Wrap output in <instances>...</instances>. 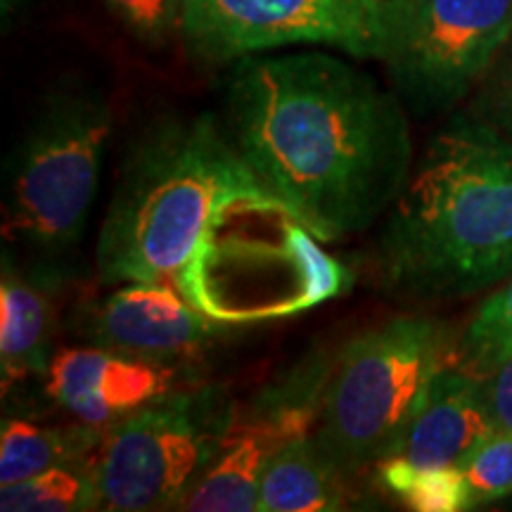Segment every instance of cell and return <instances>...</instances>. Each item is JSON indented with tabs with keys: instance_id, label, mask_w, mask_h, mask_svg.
Segmentation results:
<instances>
[{
	"instance_id": "cell-1",
	"label": "cell",
	"mask_w": 512,
	"mask_h": 512,
	"mask_svg": "<svg viewBox=\"0 0 512 512\" xmlns=\"http://www.w3.org/2000/svg\"><path fill=\"white\" fill-rule=\"evenodd\" d=\"M223 128L275 200L323 242L384 219L415 166L394 88L328 53L235 62Z\"/></svg>"
},
{
	"instance_id": "cell-2",
	"label": "cell",
	"mask_w": 512,
	"mask_h": 512,
	"mask_svg": "<svg viewBox=\"0 0 512 512\" xmlns=\"http://www.w3.org/2000/svg\"><path fill=\"white\" fill-rule=\"evenodd\" d=\"M384 290L456 302L512 278V143L453 114L434 133L384 216L375 249Z\"/></svg>"
},
{
	"instance_id": "cell-3",
	"label": "cell",
	"mask_w": 512,
	"mask_h": 512,
	"mask_svg": "<svg viewBox=\"0 0 512 512\" xmlns=\"http://www.w3.org/2000/svg\"><path fill=\"white\" fill-rule=\"evenodd\" d=\"M275 200L211 114L162 117L140 133L102 221L105 285L174 280L235 204Z\"/></svg>"
},
{
	"instance_id": "cell-4",
	"label": "cell",
	"mask_w": 512,
	"mask_h": 512,
	"mask_svg": "<svg viewBox=\"0 0 512 512\" xmlns=\"http://www.w3.org/2000/svg\"><path fill=\"white\" fill-rule=\"evenodd\" d=\"M230 207L183 268L178 287L219 323L290 316L337 297L354 275L318 247V238L278 200Z\"/></svg>"
},
{
	"instance_id": "cell-5",
	"label": "cell",
	"mask_w": 512,
	"mask_h": 512,
	"mask_svg": "<svg viewBox=\"0 0 512 512\" xmlns=\"http://www.w3.org/2000/svg\"><path fill=\"white\" fill-rule=\"evenodd\" d=\"M451 332L427 316H399L335 354L313 439L349 479L392 456L441 368Z\"/></svg>"
},
{
	"instance_id": "cell-6",
	"label": "cell",
	"mask_w": 512,
	"mask_h": 512,
	"mask_svg": "<svg viewBox=\"0 0 512 512\" xmlns=\"http://www.w3.org/2000/svg\"><path fill=\"white\" fill-rule=\"evenodd\" d=\"M112 136V107L86 88L46 100L12 157L5 197V235H15L50 261L79 245L102 157Z\"/></svg>"
},
{
	"instance_id": "cell-7",
	"label": "cell",
	"mask_w": 512,
	"mask_h": 512,
	"mask_svg": "<svg viewBox=\"0 0 512 512\" xmlns=\"http://www.w3.org/2000/svg\"><path fill=\"white\" fill-rule=\"evenodd\" d=\"M235 411L226 389H171L102 434L95 456L100 510H178L219 456Z\"/></svg>"
},
{
	"instance_id": "cell-8",
	"label": "cell",
	"mask_w": 512,
	"mask_h": 512,
	"mask_svg": "<svg viewBox=\"0 0 512 512\" xmlns=\"http://www.w3.org/2000/svg\"><path fill=\"white\" fill-rule=\"evenodd\" d=\"M512 36V0H384L380 60L418 117L453 112Z\"/></svg>"
},
{
	"instance_id": "cell-9",
	"label": "cell",
	"mask_w": 512,
	"mask_h": 512,
	"mask_svg": "<svg viewBox=\"0 0 512 512\" xmlns=\"http://www.w3.org/2000/svg\"><path fill=\"white\" fill-rule=\"evenodd\" d=\"M382 15L384 0H181V31L211 64L302 43L377 60Z\"/></svg>"
},
{
	"instance_id": "cell-10",
	"label": "cell",
	"mask_w": 512,
	"mask_h": 512,
	"mask_svg": "<svg viewBox=\"0 0 512 512\" xmlns=\"http://www.w3.org/2000/svg\"><path fill=\"white\" fill-rule=\"evenodd\" d=\"M332 366L335 354L311 351L238 408L219 456L178 510L254 512L268 460L316 427Z\"/></svg>"
},
{
	"instance_id": "cell-11",
	"label": "cell",
	"mask_w": 512,
	"mask_h": 512,
	"mask_svg": "<svg viewBox=\"0 0 512 512\" xmlns=\"http://www.w3.org/2000/svg\"><path fill=\"white\" fill-rule=\"evenodd\" d=\"M223 330L174 280L121 283L79 313V335L93 347L169 368L197 361Z\"/></svg>"
},
{
	"instance_id": "cell-12",
	"label": "cell",
	"mask_w": 512,
	"mask_h": 512,
	"mask_svg": "<svg viewBox=\"0 0 512 512\" xmlns=\"http://www.w3.org/2000/svg\"><path fill=\"white\" fill-rule=\"evenodd\" d=\"M176 370L91 344L53 356L46 392L76 422L107 430L128 413L176 389Z\"/></svg>"
},
{
	"instance_id": "cell-13",
	"label": "cell",
	"mask_w": 512,
	"mask_h": 512,
	"mask_svg": "<svg viewBox=\"0 0 512 512\" xmlns=\"http://www.w3.org/2000/svg\"><path fill=\"white\" fill-rule=\"evenodd\" d=\"M494 430L479 375L448 363L432 380L392 456L384 460H399L418 470L451 467Z\"/></svg>"
},
{
	"instance_id": "cell-14",
	"label": "cell",
	"mask_w": 512,
	"mask_h": 512,
	"mask_svg": "<svg viewBox=\"0 0 512 512\" xmlns=\"http://www.w3.org/2000/svg\"><path fill=\"white\" fill-rule=\"evenodd\" d=\"M55 273L43 268L29 275L3 252L0 273V377L3 392L19 382L46 377L53 363Z\"/></svg>"
},
{
	"instance_id": "cell-15",
	"label": "cell",
	"mask_w": 512,
	"mask_h": 512,
	"mask_svg": "<svg viewBox=\"0 0 512 512\" xmlns=\"http://www.w3.org/2000/svg\"><path fill=\"white\" fill-rule=\"evenodd\" d=\"M349 482L320 451L313 434L297 437L268 460L259 484V512H328L349 508Z\"/></svg>"
},
{
	"instance_id": "cell-16",
	"label": "cell",
	"mask_w": 512,
	"mask_h": 512,
	"mask_svg": "<svg viewBox=\"0 0 512 512\" xmlns=\"http://www.w3.org/2000/svg\"><path fill=\"white\" fill-rule=\"evenodd\" d=\"M105 430L81 425L46 427L27 418H5L0 427V486L19 484L57 465L91 463Z\"/></svg>"
},
{
	"instance_id": "cell-17",
	"label": "cell",
	"mask_w": 512,
	"mask_h": 512,
	"mask_svg": "<svg viewBox=\"0 0 512 512\" xmlns=\"http://www.w3.org/2000/svg\"><path fill=\"white\" fill-rule=\"evenodd\" d=\"M3 512H86L100 510L95 460L57 465L19 484L0 486Z\"/></svg>"
},
{
	"instance_id": "cell-18",
	"label": "cell",
	"mask_w": 512,
	"mask_h": 512,
	"mask_svg": "<svg viewBox=\"0 0 512 512\" xmlns=\"http://www.w3.org/2000/svg\"><path fill=\"white\" fill-rule=\"evenodd\" d=\"M382 486L399 496L411 510L418 512H460L472 510V491L465 472L451 467H411L399 460H382L377 465Z\"/></svg>"
},
{
	"instance_id": "cell-19",
	"label": "cell",
	"mask_w": 512,
	"mask_h": 512,
	"mask_svg": "<svg viewBox=\"0 0 512 512\" xmlns=\"http://www.w3.org/2000/svg\"><path fill=\"white\" fill-rule=\"evenodd\" d=\"M512 351V278L484 299L465 328L460 354L465 366L477 370Z\"/></svg>"
},
{
	"instance_id": "cell-20",
	"label": "cell",
	"mask_w": 512,
	"mask_h": 512,
	"mask_svg": "<svg viewBox=\"0 0 512 512\" xmlns=\"http://www.w3.org/2000/svg\"><path fill=\"white\" fill-rule=\"evenodd\" d=\"M458 467L470 484L472 508L512 496V432H489Z\"/></svg>"
},
{
	"instance_id": "cell-21",
	"label": "cell",
	"mask_w": 512,
	"mask_h": 512,
	"mask_svg": "<svg viewBox=\"0 0 512 512\" xmlns=\"http://www.w3.org/2000/svg\"><path fill=\"white\" fill-rule=\"evenodd\" d=\"M467 114L496 128L512 143V36L472 93Z\"/></svg>"
},
{
	"instance_id": "cell-22",
	"label": "cell",
	"mask_w": 512,
	"mask_h": 512,
	"mask_svg": "<svg viewBox=\"0 0 512 512\" xmlns=\"http://www.w3.org/2000/svg\"><path fill=\"white\" fill-rule=\"evenodd\" d=\"M107 5L147 46H164L181 27V0H107Z\"/></svg>"
},
{
	"instance_id": "cell-23",
	"label": "cell",
	"mask_w": 512,
	"mask_h": 512,
	"mask_svg": "<svg viewBox=\"0 0 512 512\" xmlns=\"http://www.w3.org/2000/svg\"><path fill=\"white\" fill-rule=\"evenodd\" d=\"M475 373L482 380L484 399L496 430L512 432V351H505Z\"/></svg>"
}]
</instances>
